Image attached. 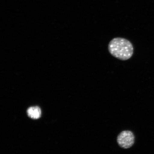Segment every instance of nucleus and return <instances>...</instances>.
Instances as JSON below:
<instances>
[{"label": "nucleus", "mask_w": 154, "mask_h": 154, "mask_svg": "<svg viewBox=\"0 0 154 154\" xmlns=\"http://www.w3.org/2000/svg\"><path fill=\"white\" fill-rule=\"evenodd\" d=\"M108 50L113 57L121 60H128L134 52L133 45L129 40L124 38H113L109 42Z\"/></svg>", "instance_id": "obj_1"}, {"label": "nucleus", "mask_w": 154, "mask_h": 154, "mask_svg": "<svg viewBox=\"0 0 154 154\" xmlns=\"http://www.w3.org/2000/svg\"><path fill=\"white\" fill-rule=\"evenodd\" d=\"M117 141L121 147L124 149H129L134 144V134L131 131H122L117 136Z\"/></svg>", "instance_id": "obj_2"}, {"label": "nucleus", "mask_w": 154, "mask_h": 154, "mask_svg": "<svg viewBox=\"0 0 154 154\" xmlns=\"http://www.w3.org/2000/svg\"><path fill=\"white\" fill-rule=\"evenodd\" d=\"M28 116L33 119H38L41 116V109L37 106L29 107L27 110Z\"/></svg>", "instance_id": "obj_3"}]
</instances>
